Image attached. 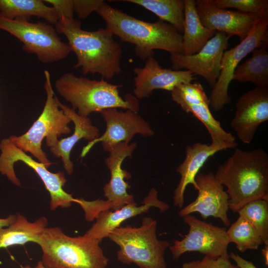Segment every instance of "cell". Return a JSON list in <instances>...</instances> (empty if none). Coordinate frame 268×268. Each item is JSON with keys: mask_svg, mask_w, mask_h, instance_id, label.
I'll return each instance as SVG.
<instances>
[{"mask_svg": "<svg viewBox=\"0 0 268 268\" xmlns=\"http://www.w3.org/2000/svg\"><path fill=\"white\" fill-rule=\"evenodd\" d=\"M55 27L58 34L67 38L76 57L74 67L80 68L83 74L97 73L109 80L120 73L122 50L107 28L85 30L79 21L64 17L58 20Z\"/></svg>", "mask_w": 268, "mask_h": 268, "instance_id": "6da1fadb", "label": "cell"}, {"mask_svg": "<svg viewBox=\"0 0 268 268\" xmlns=\"http://www.w3.org/2000/svg\"><path fill=\"white\" fill-rule=\"evenodd\" d=\"M214 176L227 188L229 208L234 212L253 201H268V155L263 149H235Z\"/></svg>", "mask_w": 268, "mask_h": 268, "instance_id": "7a4b0ae2", "label": "cell"}, {"mask_svg": "<svg viewBox=\"0 0 268 268\" xmlns=\"http://www.w3.org/2000/svg\"><path fill=\"white\" fill-rule=\"evenodd\" d=\"M96 12L114 35L134 46L136 56L142 60L153 56L155 50H164L170 55L182 54V34L166 22L141 20L105 2Z\"/></svg>", "mask_w": 268, "mask_h": 268, "instance_id": "3957f363", "label": "cell"}, {"mask_svg": "<svg viewBox=\"0 0 268 268\" xmlns=\"http://www.w3.org/2000/svg\"><path fill=\"white\" fill-rule=\"evenodd\" d=\"M122 85L110 83L102 78L100 80L79 77L71 72L61 75L55 82L60 95L71 104L77 113L84 117L93 112L109 108L129 109L138 113V99L131 94L123 99L119 89Z\"/></svg>", "mask_w": 268, "mask_h": 268, "instance_id": "277c9868", "label": "cell"}, {"mask_svg": "<svg viewBox=\"0 0 268 268\" xmlns=\"http://www.w3.org/2000/svg\"><path fill=\"white\" fill-rule=\"evenodd\" d=\"M97 240L84 234L70 237L59 227H46L39 245L45 268H106L109 259Z\"/></svg>", "mask_w": 268, "mask_h": 268, "instance_id": "5b68a950", "label": "cell"}, {"mask_svg": "<svg viewBox=\"0 0 268 268\" xmlns=\"http://www.w3.org/2000/svg\"><path fill=\"white\" fill-rule=\"evenodd\" d=\"M156 226L155 220L145 217L138 227L127 225L110 232L107 238L120 247L118 260L125 264H135L140 268H167L164 252L170 245L158 239Z\"/></svg>", "mask_w": 268, "mask_h": 268, "instance_id": "8992f818", "label": "cell"}, {"mask_svg": "<svg viewBox=\"0 0 268 268\" xmlns=\"http://www.w3.org/2000/svg\"><path fill=\"white\" fill-rule=\"evenodd\" d=\"M44 75L47 98L42 112L26 133L20 136L12 135L8 138L17 147L31 153L48 168L52 163L42 150V140L46 137L48 146L55 145L61 135L70 133L68 124L71 120L58 105V98L54 92L48 70L44 71Z\"/></svg>", "mask_w": 268, "mask_h": 268, "instance_id": "52a82bcc", "label": "cell"}, {"mask_svg": "<svg viewBox=\"0 0 268 268\" xmlns=\"http://www.w3.org/2000/svg\"><path fill=\"white\" fill-rule=\"evenodd\" d=\"M0 29L22 43L25 52L34 54L43 63H52L66 58L71 52L63 42L52 24L38 21L9 19L0 14Z\"/></svg>", "mask_w": 268, "mask_h": 268, "instance_id": "ba28073f", "label": "cell"}, {"mask_svg": "<svg viewBox=\"0 0 268 268\" xmlns=\"http://www.w3.org/2000/svg\"><path fill=\"white\" fill-rule=\"evenodd\" d=\"M0 173L5 175L8 180L17 186L20 182L14 170V164L21 161L34 170L43 181L50 196V206L52 210L58 207L63 208L71 206L72 202L79 204L80 199L72 197L71 194L65 192L63 187L67 179L64 173H52L46 165L34 160L25 152L17 147L9 138H4L0 143Z\"/></svg>", "mask_w": 268, "mask_h": 268, "instance_id": "9c48e42d", "label": "cell"}, {"mask_svg": "<svg viewBox=\"0 0 268 268\" xmlns=\"http://www.w3.org/2000/svg\"><path fill=\"white\" fill-rule=\"evenodd\" d=\"M268 18L259 19L248 36L234 47L224 52L219 76L209 98V106L220 111L231 101L228 87L239 63L249 53L268 40Z\"/></svg>", "mask_w": 268, "mask_h": 268, "instance_id": "30bf717a", "label": "cell"}, {"mask_svg": "<svg viewBox=\"0 0 268 268\" xmlns=\"http://www.w3.org/2000/svg\"><path fill=\"white\" fill-rule=\"evenodd\" d=\"M182 218L189 226V232L182 240H176L170 245L174 260L190 252L212 257H229L228 246L230 243L225 227L202 221L191 214Z\"/></svg>", "mask_w": 268, "mask_h": 268, "instance_id": "8fae6325", "label": "cell"}, {"mask_svg": "<svg viewBox=\"0 0 268 268\" xmlns=\"http://www.w3.org/2000/svg\"><path fill=\"white\" fill-rule=\"evenodd\" d=\"M106 123V130L98 138L83 147L81 156L84 157L93 146L101 142L103 149L109 152L117 144L130 143L135 134L149 137L154 134L150 125L138 113L129 109L125 111L109 108L99 112Z\"/></svg>", "mask_w": 268, "mask_h": 268, "instance_id": "7c38bea8", "label": "cell"}, {"mask_svg": "<svg viewBox=\"0 0 268 268\" xmlns=\"http://www.w3.org/2000/svg\"><path fill=\"white\" fill-rule=\"evenodd\" d=\"M229 38L225 33L216 31L197 54L190 56L171 55L172 69L184 68L194 75L201 76L213 88L220 73L223 55L228 46Z\"/></svg>", "mask_w": 268, "mask_h": 268, "instance_id": "4fadbf2b", "label": "cell"}, {"mask_svg": "<svg viewBox=\"0 0 268 268\" xmlns=\"http://www.w3.org/2000/svg\"><path fill=\"white\" fill-rule=\"evenodd\" d=\"M196 182L198 196L194 201L180 209L179 216L182 218L199 212L204 219L212 216L220 219L225 226H230V220L227 215L229 197L224 186L216 180L212 172L198 174Z\"/></svg>", "mask_w": 268, "mask_h": 268, "instance_id": "5bb4252c", "label": "cell"}, {"mask_svg": "<svg viewBox=\"0 0 268 268\" xmlns=\"http://www.w3.org/2000/svg\"><path fill=\"white\" fill-rule=\"evenodd\" d=\"M231 126L244 144H250L262 123L268 120V87H256L242 94Z\"/></svg>", "mask_w": 268, "mask_h": 268, "instance_id": "9a60e30c", "label": "cell"}, {"mask_svg": "<svg viewBox=\"0 0 268 268\" xmlns=\"http://www.w3.org/2000/svg\"><path fill=\"white\" fill-rule=\"evenodd\" d=\"M133 71L135 74L134 93L138 100L149 97L153 90L171 92L178 85L196 79L187 70L162 68L153 56L146 60L143 67H135Z\"/></svg>", "mask_w": 268, "mask_h": 268, "instance_id": "2e32d148", "label": "cell"}, {"mask_svg": "<svg viewBox=\"0 0 268 268\" xmlns=\"http://www.w3.org/2000/svg\"><path fill=\"white\" fill-rule=\"evenodd\" d=\"M196 8L202 24L206 28L225 33L229 38L238 36L240 42L248 35L257 17L239 11L218 7L213 0H196Z\"/></svg>", "mask_w": 268, "mask_h": 268, "instance_id": "e0dca14e", "label": "cell"}, {"mask_svg": "<svg viewBox=\"0 0 268 268\" xmlns=\"http://www.w3.org/2000/svg\"><path fill=\"white\" fill-rule=\"evenodd\" d=\"M137 146L136 142H121L116 145L109 152L105 160L110 172V180L103 187L104 195L111 204V210H118L126 204L135 202L133 195L127 189L130 185L125 179L131 178L130 173L122 169L123 161L131 157Z\"/></svg>", "mask_w": 268, "mask_h": 268, "instance_id": "ac0fdd59", "label": "cell"}, {"mask_svg": "<svg viewBox=\"0 0 268 268\" xmlns=\"http://www.w3.org/2000/svg\"><path fill=\"white\" fill-rule=\"evenodd\" d=\"M152 207L158 208L161 212L167 211L170 208L167 203L159 200L158 191L154 188L149 190L141 205L137 206V203L134 202L126 204L114 211L110 209L101 211L96 217V221L84 235L100 243L125 221L146 212Z\"/></svg>", "mask_w": 268, "mask_h": 268, "instance_id": "d6986e66", "label": "cell"}, {"mask_svg": "<svg viewBox=\"0 0 268 268\" xmlns=\"http://www.w3.org/2000/svg\"><path fill=\"white\" fill-rule=\"evenodd\" d=\"M222 144L211 142L207 144L196 142L186 147L184 161L176 169L181 175L179 183L174 191L173 203L181 209L184 204V194L188 185L191 184L197 190L196 177L205 162L216 152L227 149Z\"/></svg>", "mask_w": 268, "mask_h": 268, "instance_id": "ffe728a7", "label": "cell"}, {"mask_svg": "<svg viewBox=\"0 0 268 268\" xmlns=\"http://www.w3.org/2000/svg\"><path fill=\"white\" fill-rule=\"evenodd\" d=\"M57 103L74 123V130L72 134L58 140L55 145L50 147V150L55 156L61 158L65 169L70 175L73 173V164L70 160V154L75 144L82 138L92 141L99 136L100 132L88 117L78 115L75 110L62 104L58 98Z\"/></svg>", "mask_w": 268, "mask_h": 268, "instance_id": "44dd1931", "label": "cell"}, {"mask_svg": "<svg viewBox=\"0 0 268 268\" xmlns=\"http://www.w3.org/2000/svg\"><path fill=\"white\" fill-rule=\"evenodd\" d=\"M184 2L182 54L190 56L198 53L216 31L202 24L198 14L196 0H184Z\"/></svg>", "mask_w": 268, "mask_h": 268, "instance_id": "7402d4cb", "label": "cell"}, {"mask_svg": "<svg viewBox=\"0 0 268 268\" xmlns=\"http://www.w3.org/2000/svg\"><path fill=\"white\" fill-rule=\"evenodd\" d=\"M15 221L6 228L0 229V249L15 245L34 242L38 245L47 219L41 217L34 222H29L23 215L17 213Z\"/></svg>", "mask_w": 268, "mask_h": 268, "instance_id": "603a6c76", "label": "cell"}, {"mask_svg": "<svg viewBox=\"0 0 268 268\" xmlns=\"http://www.w3.org/2000/svg\"><path fill=\"white\" fill-rule=\"evenodd\" d=\"M45 3L43 0H0V14L9 19L27 21L36 16L55 25L60 16L54 7Z\"/></svg>", "mask_w": 268, "mask_h": 268, "instance_id": "cb8c5ba5", "label": "cell"}, {"mask_svg": "<svg viewBox=\"0 0 268 268\" xmlns=\"http://www.w3.org/2000/svg\"><path fill=\"white\" fill-rule=\"evenodd\" d=\"M268 40L252 51V56L236 68L232 80L268 87Z\"/></svg>", "mask_w": 268, "mask_h": 268, "instance_id": "d4e9b609", "label": "cell"}, {"mask_svg": "<svg viewBox=\"0 0 268 268\" xmlns=\"http://www.w3.org/2000/svg\"><path fill=\"white\" fill-rule=\"evenodd\" d=\"M187 113H192L205 126L213 143L226 146L228 149L235 148L237 145L235 137L226 132L219 121L212 115L209 109V102L196 104L181 103L178 104Z\"/></svg>", "mask_w": 268, "mask_h": 268, "instance_id": "484cf974", "label": "cell"}, {"mask_svg": "<svg viewBox=\"0 0 268 268\" xmlns=\"http://www.w3.org/2000/svg\"><path fill=\"white\" fill-rule=\"evenodd\" d=\"M141 6L156 15L159 19L172 25L179 33L183 31L184 0H124Z\"/></svg>", "mask_w": 268, "mask_h": 268, "instance_id": "4316f807", "label": "cell"}, {"mask_svg": "<svg viewBox=\"0 0 268 268\" xmlns=\"http://www.w3.org/2000/svg\"><path fill=\"white\" fill-rule=\"evenodd\" d=\"M226 232L230 243H234L242 253L248 250H257L264 243L254 227L241 216L230 226Z\"/></svg>", "mask_w": 268, "mask_h": 268, "instance_id": "83f0119b", "label": "cell"}, {"mask_svg": "<svg viewBox=\"0 0 268 268\" xmlns=\"http://www.w3.org/2000/svg\"><path fill=\"white\" fill-rule=\"evenodd\" d=\"M245 218L268 245V201L259 199L246 204L238 212Z\"/></svg>", "mask_w": 268, "mask_h": 268, "instance_id": "f1b7e54d", "label": "cell"}, {"mask_svg": "<svg viewBox=\"0 0 268 268\" xmlns=\"http://www.w3.org/2000/svg\"><path fill=\"white\" fill-rule=\"evenodd\" d=\"M218 7L234 8L238 11L251 14L259 19L268 18V0H213Z\"/></svg>", "mask_w": 268, "mask_h": 268, "instance_id": "f546056e", "label": "cell"}, {"mask_svg": "<svg viewBox=\"0 0 268 268\" xmlns=\"http://www.w3.org/2000/svg\"><path fill=\"white\" fill-rule=\"evenodd\" d=\"M171 95L172 100L178 104L209 102L202 86L199 82L180 84L171 91Z\"/></svg>", "mask_w": 268, "mask_h": 268, "instance_id": "4dcf8cb0", "label": "cell"}, {"mask_svg": "<svg viewBox=\"0 0 268 268\" xmlns=\"http://www.w3.org/2000/svg\"><path fill=\"white\" fill-rule=\"evenodd\" d=\"M181 268H239L230 261L229 257H212L205 256L201 260L186 262Z\"/></svg>", "mask_w": 268, "mask_h": 268, "instance_id": "1f68e13d", "label": "cell"}, {"mask_svg": "<svg viewBox=\"0 0 268 268\" xmlns=\"http://www.w3.org/2000/svg\"><path fill=\"white\" fill-rule=\"evenodd\" d=\"M103 2L102 0H73L74 12L79 18L84 19L96 12Z\"/></svg>", "mask_w": 268, "mask_h": 268, "instance_id": "d6a6232c", "label": "cell"}, {"mask_svg": "<svg viewBox=\"0 0 268 268\" xmlns=\"http://www.w3.org/2000/svg\"><path fill=\"white\" fill-rule=\"evenodd\" d=\"M54 8L61 17L73 18L74 10L73 0H44Z\"/></svg>", "mask_w": 268, "mask_h": 268, "instance_id": "836d02e7", "label": "cell"}, {"mask_svg": "<svg viewBox=\"0 0 268 268\" xmlns=\"http://www.w3.org/2000/svg\"><path fill=\"white\" fill-rule=\"evenodd\" d=\"M229 257L235 262L239 268H257L252 262L244 259L232 252L229 254Z\"/></svg>", "mask_w": 268, "mask_h": 268, "instance_id": "e575fe53", "label": "cell"}, {"mask_svg": "<svg viewBox=\"0 0 268 268\" xmlns=\"http://www.w3.org/2000/svg\"><path fill=\"white\" fill-rule=\"evenodd\" d=\"M16 217V214H11L6 218H0V229L8 226L15 221Z\"/></svg>", "mask_w": 268, "mask_h": 268, "instance_id": "d590c367", "label": "cell"}, {"mask_svg": "<svg viewBox=\"0 0 268 268\" xmlns=\"http://www.w3.org/2000/svg\"><path fill=\"white\" fill-rule=\"evenodd\" d=\"M262 254L264 257L265 261V264L268 266V245H265L264 249L262 250Z\"/></svg>", "mask_w": 268, "mask_h": 268, "instance_id": "8d00e7d4", "label": "cell"}, {"mask_svg": "<svg viewBox=\"0 0 268 268\" xmlns=\"http://www.w3.org/2000/svg\"><path fill=\"white\" fill-rule=\"evenodd\" d=\"M21 268H45L44 266L42 261H40L38 262L36 267L34 268H32L29 265H25L24 266L21 267Z\"/></svg>", "mask_w": 268, "mask_h": 268, "instance_id": "74e56055", "label": "cell"}]
</instances>
